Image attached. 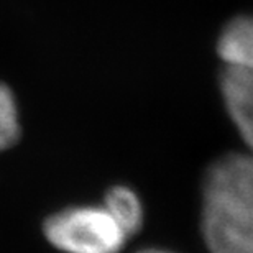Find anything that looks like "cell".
<instances>
[{"label": "cell", "instance_id": "1", "mask_svg": "<svg viewBox=\"0 0 253 253\" xmlns=\"http://www.w3.org/2000/svg\"><path fill=\"white\" fill-rule=\"evenodd\" d=\"M202 234L211 253H253L252 165H225L207 173Z\"/></svg>", "mask_w": 253, "mask_h": 253}, {"label": "cell", "instance_id": "2", "mask_svg": "<svg viewBox=\"0 0 253 253\" xmlns=\"http://www.w3.org/2000/svg\"><path fill=\"white\" fill-rule=\"evenodd\" d=\"M44 235L66 253H119L128 237L104 207H74L51 215Z\"/></svg>", "mask_w": 253, "mask_h": 253}, {"label": "cell", "instance_id": "3", "mask_svg": "<svg viewBox=\"0 0 253 253\" xmlns=\"http://www.w3.org/2000/svg\"><path fill=\"white\" fill-rule=\"evenodd\" d=\"M220 89L232 120L253 151V71L225 66Z\"/></svg>", "mask_w": 253, "mask_h": 253}, {"label": "cell", "instance_id": "4", "mask_svg": "<svg viewBox=\"0 0 253 253\" xmlns=\"http://www.w3.org/2000/svg\"><path fill=\"white\" fill-rule=\"evenodd\" d=\"M219 54L225 66L253 71V17H237L224 28Z\"/></svg>", "mask_w": 253, "mask_h": 253}, {"label": "cell", "instance_id": "5", "mask_svg": "<svg viewBox=\"0 0 253 253\" xmlns=\"http://www.w3.org/2000/svg\"><path fill=\"white\" fill-rule=\"evenodd\" d=\"M104 209L112 215L119 227L125 232L126 237L133 235L140 230L143 220L141 202L131 189L114 188L105 196Z\"/></svg>", "mask_w": 253, "mask_h": 253}, {"label": "cell", "instance_id": "6", "mask_svg": "<svg viewBox=\"0 0 253 253\" xmlns=\"http://www.w3.org/2000/svg\"><path fill=\"white\" fill-rule=\"evenodd\" d=\"M20 136L17 105L7 85L0 84V151L10 148Z\"/></svg>", "mask_w": 253, "mask_h": 253}, {"label": "cell", "instance_id": "7", "mask_svg": "<svg viewBox=\"0 0 253 253\" xmlns=\"http://www.w3.org/2000/svg\"><path fill=\"white\" fill-rule=\"evenodd\" d=\"M138 253H169V252H165V250H156V249H151V250H141Z\"/></svg>", "mask_w": 253, "mask_h": 253}]
</instances>
